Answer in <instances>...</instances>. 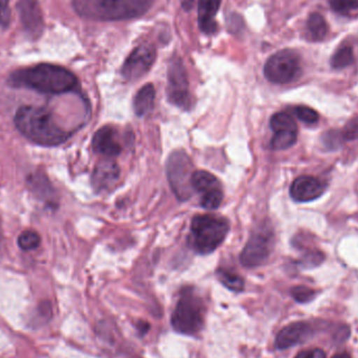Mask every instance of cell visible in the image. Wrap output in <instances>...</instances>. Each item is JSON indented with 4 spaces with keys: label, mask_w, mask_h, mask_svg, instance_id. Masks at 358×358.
<instances>
[{
    "label": "cell",
    "mask_w": 358,
    "mask_h": 358,
    "mask_svg": "<svg viewBox=\"0 0 358 358\" xmlns=\"http://www.w3.org/2000/svg\"><path fill=\"white\" fill-rule=\"evenodd\" d=\"M2 227H1V220H0V248L2 245Z\"/></svg>",
    "instance_id": "33"
},
{
    "label": "cell",
    "mask_w": 358,
    "mask_h": 358,
    "mask_svg": "<svg viewBox=\"0 0 358 358\" xmlns=\"http://www.w3.org/2000/svg\"><path fill=\"white\" fill-rule=\"evenodd\" d=\"M155 94L157 92L152 84H147L138 90L134 101V113L136 115L144 117L152 110L155 107Z\"/></svg>",
    "instance_id": "20"
},
{
    "label": "cell",
    "mask_w": 358,
    "mask_h": 358,
    "mask_svg": "<svg viewBox=\"0 0 358 358\" xmlns=\"http://www.w3.org/2000/svg\"><path fill=\"white\" fill-rule=\"evenodd\" d=\"M307 35L311 41H322L329 31V27L324 17L319 13H313L307 20Z\"/></svg>",
    "instance_id": "21"
},
{
    "label": "cell",
    "mask_w": 358,
    "mask_h": 358,
    "mask_svg": "<svg viewBox=\"0 0 358 358\" xmlns=\"http://www.w3.org/2000/svg\"><path fill=\"white\" fill-rule=\"evenodd\" d=\"M27 183L36 197L41 201L45 202L48 206H57L56 193L48 178L42 172L31 174L27 178Z\"/></svg>",
    "instance_id": "18"
},
{
    "label": "cell",
    "mask_w": 358,
    "mask_h": 358,
    "mask_svg": "<svg viewBox=\"0 0 358 358\" xmlns=\"http://www.w3.org/2000/svg\"><path fill=\"white\" fill-rule=\"evenodd\" d=\"M10 23V0H0V25L2 27H8Z\"/></svg>",
    "instance_id": "30"
},
{
    "label": "cell",
    "mask_w": 358,
    "mask_h": 358,
    "mask_svg": "<svg viewBox=\"0 0 358 358\" xmlns=\"http://www.w3.org/2000/svg\"><path fill=\"white\" fill-rule=\"evenodd\" d=\"M229 231L227 219L215 215H197L191 223L192 246L198 254H210L222 244Z\"/></svg>",
    "instance_id": "4"
},
{
    "label": "cell",
    "mask_w": 358,
    "mask_h": 358,
    "mask_svg": "<svg viewBox=\"0 0 358 358\" xmlns=\"http://www.w3.org/2000/svg\"><path fill=\"white\" fill-rule=\"evenodd\" d=\"M19 248L23 250H36L38 246L41 243V237L37 231L27 229V231H22L19 235L18 240H17Z\"/></svg>",
    "instance_id": "24"
},
{
    "label": "cell",
    "mask_w": 358,
    "mask_h": 358,
    "mask_svg": "<svg viewBox=\"0 0 358 358\" xmlns=\"http://www.w3.org/2000/svg\"><path fill=\"white\" fill-rule=\"evenodd\" d=\"M296 358H326V355L322 349H309L299 353Z\"/></svg>",
    "instance_id": "31"
},
{
    "label": "cell",
    "mask_w": 358,
    "mask_h": 358,
    "mask_svg": "<svg viewBox=\"0 0 358 358\" xmlns=\"http://www.w3.org/2000/svg\"><path fill=\"white\" fill-rule=\"evenodd\" d=\"M292 296L296 302L306 303L315 298V292L306 286H296L292 288Z\"/></svg>",
    "instance_id": "27"
},
{
    "label": "cell",
    "mask_w": 358,
    "mask_h": 358,
    "mask_svg": "<svg viewBox=\"0 0 358 358\" xmlns=\"http://www.w3.org/2000/svg\"><path fill=\"white\" fill-rule=\"evenodd\" d=\"M313 334V328L308 323L298 322V323L290 324L287 327L283 328L278 334L275 346L281 350L292 348V347L306 342Z\"/></svg>",
    "instance_id": "15"
},
{
    "label": "cell",
    "mask_w": 358,
    "mask_h": 358,
    "mask_svg": "<svg viewBox=\"0 0 358 358\" xmlns=\"http://www.w3.org/2000/svg\"><path fill=\"white\" fill-rule=\"evenodd\" d=\"M344 140L353 141L358 138V117L350 120L342 131Z\"/></svg>",
    "instance_id": "29"
},
{
    "label": "cell",
    "mask_w": 358,
    "mask_h": 358,
    "mask_svg": "<svg viewBox=\"0 0 358 358\" xmlns=\"http://www.w3.org/2000/svg\"><path fill=\"white\" fill-rule=\"evenodd\" d=\"M15 126L18 131L34 144L54 147L63 144L71 132L59 123L56 115L46 107L22 106L15 115Z\"/></svg>",
    "instance_id": "1"
},
{
    "label": "cell",
    "mask_w": 358,
    "mask_h": 358,
    "mask_svg": "<svg viewBox=\"0 0 358 358\" xmlns=\"http://www.w3.org/2000/svg\"><path fill=\"white\" fill-rule=\"evenodd\" d=\"M221 0H199L198 3V23L200 29L206 34H213L216 31L217 13L220 6Z\"/></svg>",
    "instance_id": "19"
},
{
    "label": "cell",
    "mask_w": 358,
    "mask_h": 358,
    "mask_svg": "<svg viewBox=\"0 0 358 358\" xmlns=\"http://www.w3.org/2000/svg\"><path fill=\"white\" fill-rule=\"evenodd\" d=\"M168 99L172 104L187 110L192 106L187 71L180 58L172 59L168 69Z\"/></svg>",
    "instance_id": "9"
},
{
    "label": "cell",
    "mask_w": 358,
    "mask_h": 358,
    "mask_svg": "<svg viewBox=\"0 0 358 358\" xmlns=\"http://www.w3.org/2000/svg\"><path fill=\"white\" fill-rule=\"evenodd\" d=\"M157 58V50L152 44L143 43L126 59L122 75L127 81H136L148 73Z\"/></svg>",
    "instance_id": "11"
},
{
    "label": "cell",
    "mask_w": 358,
    "mask_h": 358,
    "mask_svg": "<svg viewBox=\"0 0 358 358\" xmlns=\"http://www.w3.org/2000/svg\"><path fill=\"white\" fill-rule=\"evenodd\" d=\"M273 136L271 147L273 150H285L296 144L298 140V126L294 117L286 113H278L271 119Z\"/></svg>",
    "instance_id": "12"
},
{
    "label": "cell",
    "mask_w": 358,
    "mask_h": 358,
    "mask_svg": "<svg viewBox=\"0 0 358 358\" xmlns=\"http://www.w3.org/2000/svg\"><path fill=\"white\" fill-rule=\"evenodd\" d=\"M332 358H350L347 353H340V355H336V357Z\"/></svg>",
    "instance_id": "32"
},
{
    "label": "cell",
    "mask_w": 358,
    "mask_h": 358,
    "mask_svg": "<svg viewBox=\"0 0 358 358\" xmlns=\"http://www.w3.org/2000/svg\"><path fill=\"white\" fill-rule=\"evenodd\" d=\"M275 236L271 227L262 224L255 229L240 256V262L248 268L260 266L268 259Z\"/></svg>",
    "instance_id": "7"
},
{
    "label": "cell",
    "mask_w": 358,
    "mask_h": 358,
    "mask_svg": "<svg viewBox=\"0 0 358 358\" xmlns=\"http://www.w3.org/2000/svg\"><path fill=\"white\" fill-rule=\"evenodd\" d=\"M14 87L27 88L46 94H62L77 88L78 80L69 69L52 64H39L19 69L10 76Z\"/></svg>",
    "instance_id": "2"
},
{
    "label": "cell",
    "mask_w": 358,
    "mask_h": 358,
    "mask_svg": "<svg viewBox=\"0 0 358 358\" xmlns=\"http://www.w3.org/2000/svg\"><path fill=\"white\" fill-rule=\"evenodd\" d=\"M206 306L203 300L191 287L181 290L171 323L178 334L194 336L201 331L204 325Z\"/></svg>",
    "instance_id": "5"
},
{
    "label": "cell",
    "mask_w": 358,
    "mask_h": 358,
    "mask_svg": "<svg viewBox=\"0 0 358 358\" xmlns=\"http://www.w3.org/2000/svg\"><path fill=\"white\" fill-rule=\"evenodd\" d=\"M294 113L300 121L306 124H315L319 121V113L307 106L294 107Z\"/></svg>",
    "instance_id": "26"
},
{
    "label": "cell",
    "mask_w": 358,
    "mask_h": 358,
    "mask_svg": "<svg viewBox=\"0 0 358 358\" xmlns=\"http://www.w3.org/2000/svg\"><path fill=\"white\" fill-rule=\"evenodd\" d=\"M21 23L25 31L38 38L43 31L44 21L39 0H20L18 3Z\"/></svg>",
    "instance_id": "13"
},
{
    "label": "cell",
    "mask_w": 358,
    "mask_h": 358,
    "mask_svg": "<svg viewBox=\"0 0 358 358\" xmlns=\"http://www.w3.org/2000/svg\"><path fill=\"white\" fill-rule=\"evenodd\" d=\"M325 189V182L313 176H304L292 182L290 195L296 202H309L319 198Z\"/></svg>",
    "instance_id": "14"
},
{
    "label": "cell",
    "mask_w": 358,
    "mask_h": 358,
    "mask_svg": "<svg viewBox=\"0 0 358 358\" xmlns=\"http://www.w3.org/2000/svg\"><path fill=\"white\" fill-rule=\"evenodd\" d=\"M301 73L300 57L294 50H283L275 52L267 60L264 75L271 83L287 84L294 81Z\"/></svg>",
    "instance_id": "8"
},
{
    "label": "cell",
    "mask_w": 358,
    "mask_h": 358,
    "mask_svg": "<svg viewBox=\"0 0 358 358\" xmlns=\"http://www.w3.org/2000/svg\"><path fill=\"white\" fill-rule=\"evenodd\" d=\"M193 166L191 159L185 151H176L170 155L167 161V176L170 185L178 199L185 200L191 198L193 194L192 176Z\"/></svg>",
    "instance_id": "6"
},
{
    "label": "cell",
    "mask_w": 358,
    "mask_h": 358,
    "mask_svg": "<svg viewBox=\"0 0 358 358\" xmlns=\"http://www.w3.org/2000/svg\"><path fill=\"white\" fill-rule=\"evenodd\" d=\"M355 62V54H353V48L349 45H343L334 52L332 56L331 66L336 69H343L349 66Z\"/></svg>",
    "instance_id": "23"
},
{
    "label": "cell",
    "mask_w": 358,
    "mask_h": 358,
    "mask_svg": "<svg viewBox=\"0 0 358 358\" xmlns=\"http://www.w3.org/2000/svg\"><path fill=\"white\" fill-rule=\"evenodd\" d=\"M334 12L341 15H350L358 10V0H329Z\"/></svg>",
    "instance_id": "25"
},
{
    "label": "cell",
    "mask_w": 358,
    "mask_h": 358,
    "mask_svg": "<svg viewBox=\"0 0 358 358\" xmlns=\"http://www.w3.org/2000/svg\"><path fill=\"white\" fill-rule=\"evenodd\" d=\"M92 147L96 153L109 159L117 157L121 153L122 145L117 130L109 126L99 129L92 140Z\"/></svg>",
    "instance_id": "16"
},
{
    "label": "cell",
    "mask_w": 358,
    "mask_h": 358,
    "mask_svg": "<svg viewBox=\"0 0 358 358\" xmlns=\"http://www.w3.org/2000/svg\"><path fill=\"white\" fill-rule=\"evenodd\" d=\"M192 187L200 195V204L206 210H216L222 202L223 191L220 181L210 172H194Z\"/></svg>",
    "instance_id": "10"
},
{
    "label": "cell",
    "mask_w": 358,
    "mask_h": 358,
    "mask_svg": "<svg viewBox=\"0 0 358 358\" xmlns=\"http://www.w3.org/2000/svg\"><path fill=\"white\" fill-rule=\"evenodd\" d=\"M78 14L98 21L124 20L144 14L155 0H71Z\"/></svg>",
    "instance_id": "3"
},
{
    "label": "cell",
    "mask_w": 358,
    "mask_h": 358,
    "mask_svg": "<svg viewBox=\"0 0 358 358\" xmlns=\"http://www.w3.org/2000/svg\"><path fill=\"white\" fill-rule=\"evenodd\" d=\"M343 140H344V138H343L342 132L334 131V130L327 132L323 136L324 145H325L326 148L330 149V150L338 149L342 145Z\"/></svg>",
    "instance_id": "28"
},
{
    "label": "cell",
    "mask_w": 358,
    "mask_h": 358,
    "mask_svg": "<svg viewBox=\"0 0 358 358\" xmlns=\"http://www.w3.org/2000/svg\"><path fill=\"white\" fill-rule=\"evenodd\" d=\"M120 178L119 166L110 159L100 162L94 168L92 183L98 193L109 191Z\"/></svg>",
    "instance_id": "17"
},
{
    "label": "cell",
    "mask_w": 358,
    "mask_h": 358,
    "mask_svg": "<svg viewBox=\"0 0 358 358\" xmlns=\"http://www.w3.org/2000/svg\"><path fill=\"white\" fill-rule=\"evenodd\" d=\"M217 277L220 280L221 283L233 290V292H241L244 288V281L239 275L229 271V269L219 268L217 271Z\"/></svg>",
    "instance_id": "22"
}]
</instances>
